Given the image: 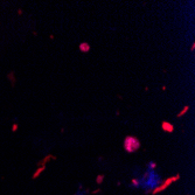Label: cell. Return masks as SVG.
<instances>
[{
  "instance_id": "cell-1",
  "label": "cell",
  "mask_w": 195,
  "mask_h": 195,
  "mask_svg": "<svg viewBox=\"0 0 195 195\" xmlns=\"http://www.w3.org/2000/svg\"><path fill=\"white\" fill-rule=\"evenodd\" d=\"M138 179V184L139 187L138 188H142L144 189V192L146 194H150L154 189H157L158 187L162 184V177H160L159 174L155 172V169H149L142 174L140 177H137Z\"/></svg>"
},
{
  "instance_id": "cell-2",
  "label": "cell",
  "mask_w": 195,
  "mask_h": 195,
  "mask_svg": "<svg viewBox=\"0 0 195 195\" xmlns=\"http://www.w3.org/2000/svg\"><path fill=\"white\" fill-rule=\"evenodd\" d=\"M142 147V142L140 140L134 137V136H126L123 142V149L127 153H134V152L139 151Z\"/></svg>"
},
{
  "instance_id": "cell-3",
  "label": "cell",
  "mask_w": 195,
  "mask_h": 195,
  "mask_svg": "<svg viewBox=\"0 0 195 195\" xmlns=\"http://www.w3.org/2000/svg\"><path fill=\"white\" fill-rule=\"evenodd\" d=\"M177 179H180V174H177L175 177H168V179L164 180V181H162V184H161L157 189H154V190L152 192V195H155V194H158V193H160V192H162V190H164V189H166L171 184H173L174 181H177Z\"/></svg>"
},
{
  "instance_id": "cell-4",
  "label": "cell",
  "mask_w": 195,
  "mask_h": 195,
  "mask_svg": "<svg viewBox=\"0 0 195 195\" xmlns=\"http://www.w3.org/2000/svg\"><path fill=\"white\" fill-rule=\"evenodd\" d=\"M161 129H162V131H165L166 133L174 132V125L172 124V123H169V122H166V120H164L161 123Z\"/></svg>"
},
{
  "instance_id": "cell-5",
  "label": "cell",
  "mask_w": 195,
  "mask_h": 195,
  "mask_svg": "<svg viewBox=\"0 0 195 195\" xmlns=\"http://www.w3.org/2000/svg\"><path fill=\"white\" fill-rule=\"evenodd\" d=\"M7 80H8L9 83H11V87L14 88L15 84H17V77H15V72L13 70H11L7 72Z\"/></svg>"
},
{
  "instance_id": "cell-6",
  "label": "cell",
  "mask_w": 195,
  "mask_h": 195,
  "mask_svg": "<svg viewBox=\"0 0 195 195\" xmlns=\"http://www.w3.org/2000/svg\"><path fill=\"white\" fill-rule=\"evenodd\" d=\"M78 49H80L81 53H89L90 52V49H91V47H90V44L88 42H81L80 46H78Z\"/></svg>"
},
{
  "instance_id": "cell-7",
  "label": "cell",
  "mask_w": 195,
  "mask_h": 195,
  "mask_svg": "<svg viewBox=\"0 0 195 195\" xmlns=\"http://www.w3.org/2000/svg\"><path fill=\"white\" fill-rule=\"evenodd\" d=\"M50 159L56 160V157H55V155H52V154H48V155H47L43 160H41L40 162H37V167H43L44 165H46V164H47V162H48Z\"/></svg>"
},
{
  "instance_id": "cell-8",
  "label": "cell",
  "mask_w": 195,
  "mask_h": 195,
  "mask_svg": "<svg viewBox=\"0 0 195 195\" xmlns=\"http://www.w3.org/2000/svg\"><path fill=\"white\" fill-rule=\"evenodd\" d=\"M189 109H190V107H189V105H185V107H184V109H182V110H181L180 112H177V118H181L182 116H185L187 112L189 111Z\"/></svg>"
},
{
  "instance_id": "cell-9",
  "label": "cell",
  "mask_w": 195,
  "mask_h": 195,
  "mask_svg": "<svg viewBox=\"0 0 195 195\" xmlns=\"http://www.w3.org/2000/svg\"><path fill=\"white\" fill-rule=\"evenodd\" d=\"M42 171H44V166L43 167H39V168L36 169V172L34 173V175H33V179H36V177L41 174V172H42Z\"/></svg>"
},
{
  "instance_id": "cell-10",
  "label": "cell",
  "mask_w": 195,
  "mask_h": 195,
  "mask_svg": "<svg viewBox=\"0 0 195 195\" xmlns=\"http://www.w3.org/2000/svg\"><path fill=\"white\" fill-rule=\"evenodd\" d=\"M147 168L149 169H155L157 168V164H155L154 161H150V162L147 164Z\"/></svg>"
},
{
  "instance_id": "cell-11",
  "label": "cell",
  "mask_w": 195,
  "mask_h": 195,
  "mask_svg": "<svg viewBox=\"0 0 195 195\" xmlns=\"http://www.w3.org/2000/svg\"><path fill=\"white\" fill-rule=\"evenodd\" d=\"M11 130H12V132H17V131L19 130L18 123H13V124H12V127H11Z\"/></svg>"
},
{
  "instance_id": "cell-12",
  "label": "cell",
  "mask_w": 195,
  "mask_h": 195,
  "mask_svg": "<svg viewBox=\"0 0 195 195\" xmlns=\"http://www.w3.org/2000/svg\"><path fill=\"white\" fill-rule=\"evenodd\" d=\"M104 174H101V175H98L97 177H96V181H97V184H102L103 182V180H104Z\"/></svg>"
},
{
  "instance_id": "cell-13",
  "label": "cell",
  "mask_w": 195,
  "mask_h": 195,
  "mask_svg": "<svg viewBox=\"0 0 195 195\" xmlns=\"http://www.w3.org/2000/svg\"><path fill=\"white\" fill-rule=\"evenodd\" d=\"M22 13H24V11H22V8H19V9H18V15H22Z\"/></svg>"
},
{
  "instance_id": "cell-14",
  "label": "cell",
  "mask_w": 195,
  "mask_h": 195,
  "mask_svg": "<svg viewBox=\"0 0 195 195\" xmlns=\"http://www.w3.org/2000/svg\"><path fill=\"white\" fill-rule=\"evenodd\" d=\"M194 49H195V43H193L190 46V52H194Z\"/></svg>"
},
{
  "instance_id": "cell-15",
  "label": "cell",
  "mask_w": 195,
  "mask_h": 195,
  "mask_svg": "<svg viewBox=\"0 0 195 195\" xmlns=\"http://www.w3.org/2000/svg\"><path fill=\"white\" fill-rule=\"evenodd\" d=\"M161 90L165 91V90H166V85H162V87H161Z\"/></svg>"
},
{
  "instance_id": "cell-16",
  "label": "cell",
  "mask_w": 195,
  "mask_h": 195,
  "mask_svg": "<svg viewBox=\"0 0 195 195\" xmlns=\"http://www.w3.org/2000/svg\"><path fill=\"white\" fill-rule=\"evenodd\" d=\"M49 39H50V40H54V35H53V34H50V35H49Z\"/></svg>"
},
{
  "instance_id": "cell-17",
  "label": "cell",
  "mask_w": 195,
  "mask_h": 195,
  "mask_svg": "<svg viewBox=\"0 0 195 195\" xmlns=\"http://www.w3.org/2000/svg\"><path fill=\"white\" fill-rule=\"evenodd\" d=\"M117 97L119 98V99H123V97H122V95H117Z\"/></svg>"
},
{
  "instance_id": "cell-18",
  "label": "cell",
  "mask_w": 195,
  "mask_h": 195,
  "mask_svg": "<svg viewBox=\"0 0 195 195\" xmlns=\"http://www.w3.org/2000/svg\"><path fill=\"white\" fill-rule=\"evenodd\" d=\"M33 35H34V36H37V32H33Z\"/></svg>"
}]
</instances>
